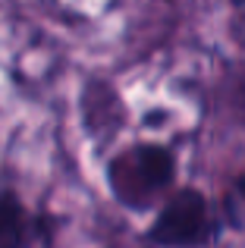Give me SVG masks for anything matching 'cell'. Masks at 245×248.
I'll use <instances>...</instances> for the list:
<instances>
[{"label": "cell", "instance_id": "8992f818", "mask_svg": "<svg viewBox=\"0 0 245 248\" xmlns=\"http://www.w3.org/2000/svg\"><path fill=\"white\" fill-rule=\"evenodd\" d=\"M236 192H239V198L245 201V176H239V179H236Z\"/></svg>", "mask_w": 245, "mask_h": 248}, {"label": "cell", "instance_id": "277c9868", "mask_svg": "<svg viewBox=\"0 0 245 248\" xmlns=\"http://www.w3.org/2000/svg\"><path fill=\"white\" fill-rule=\"evenodd\" d=\"M230 104H233L236 120L245 126V66L236 73V79H233V88H230Z\"/></svg>", "mask_w": 245, "mask_h": 248}, {"label": "cell", "instance_id": "5b68a950", "mask_svg": "<svg viewBox=\"0 0 245 248\" xmlns=\"http://www.w3.org/2000/svg\"><path fill=\"white\" fill-rule=\"evenodd\" d=\"M233 6H236V29H239V35L245 41V0H233Z\"/></svg>", "mask_w": 245, "mask_h": 248}, {"label": "cell", "instance_id": "3957f363", "mask_svg": "<svg viewBox=\"0 0 245 248\" xmlns=\"http://www.w3.org/2000/svg\"><path fill=\"white\" fill-rule=\"evenodd\" d=\"M29 214L13 192H0V248H25Z\"/></svg>", "mask_w": 245, "mask_h": 248}, {"label": "cell", "instance_id": "6da1fadb", "mask_svg": "<svg viewBox=\"0 0 245 248\" xmlns=\"http://www.w3.org/2000/svg\"><path fill=\"white\" fill-rule=\"evenodd\" d=\"M176 176V160L160 145H135L107 164V186L120 204L141 211L151 207L170 188Z\"/></svg>", "mask_w": 245, "mask_h": 248}, {"label": "cell", "instance_id": "7a4b0ae2", "mask_svg": "<svg viewBox=\"0 0 245 248\" xmlns=\"http://www.w3.org/2000/svg\"><path fill=\"white\" fill-rule=\"evenodd\" d=\"M217 236V220L198 188H179L160 207L148 242L160 248H201Z\"/></svg>", "mask_w": 245, "mask_h": 248}]
</instances>
